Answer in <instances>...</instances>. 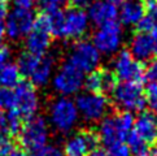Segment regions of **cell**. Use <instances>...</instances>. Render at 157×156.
Segmentation results:
<instances>
[{
    "label": "cell",
    "mask_w": 157,
    "mask_h": 156,
    "mask_svg": "<svg viewBox=\"0 0 157 156\" xmlns=\"http://www.w3.org/2000/svg\"><path fill=\"white\" fill-rule=\"evenodd\" d=\"M112 99L114 105L121 111L127 112H140L145 107L144 88L140 82L135 81H121L117 82L112 91Z\"/></svg>",
    "instance_id": "cell-1"
},
{
    "label": "cell",
    "mask_w": 157,
    "mask_h": 156,
    "mask_svg": "<svg viewBox=\"0 0 157 156\" xmlns=\"http://www.w3.org/2000/svg\"><path fill=\"white\" fill-rule=\"evenodd\" d=\"M48 119L56 130L65 134L74 129L79 115L75 103L69 99V96H61L55 99L49 105Z\"/></svg>",
    "instance_id": "cell-2"
},
{
    "label": "cell",
    "mask_w": 157,
    "mask_h": 156,
    "mask_svg": "<svg viewBox=\"0 0 157 156\" xmlns=\"http://www.w3.org/2000/svg\"><path fill=\"white\" fill-rule=\"evenodd\" d=\"M20 143L27 151H35L44 147L48 142L49 130L46 119L40 116H33L24 125H21V129L18 131Z\"/></svg>",
    "instance_id": "cell-3"
},
{
    "label": "cell",
    "mask_w": 157,
    "mask_h": 156,
    "mask_svg": "<svg viewBox=\"0 0 157 156\" xmlns=\"http://www.w3.org/2000/svg\"><path fill=\"white\" fill-rule=\"evenodd\" d=\"M78 115L87 122H98L108 115L109 100L106 95L98 92H86L78 95L75 99Z\"/></svg>",
    "instance_id": "cell-4"
},
{
    "label": "cell",
    "mask_w": 157,
    "mask_h": 156,
    "mask_svg": "<svg viewBox=\"0 0 157 156\" xmlns=\"http://www.w3.org/2000/svg\"><path fill=\"white\" fill-rule=\"evenodd\" d=\"M83 81L85 73L66 60L53 76L52 85L55 91L59 92L61 96H71L79 92L83 87Z\"/></svg>",
    "instance_id": "cell-5"
},
{
    "label": "cell",
    "mask_w": 157,
    "mask_h": 156,
    "mask_svg": "<svg viewBox=\"0 0 157 156\" xmlns=\"http://www.w3.org/2000/svg\"><path fill=\"white\" fill-rule=\"evenodd\" d=\"M35 20L36 16L31 8L14 7L9 13H7L4 18L5 35L13 41L26 37L27 33L34 26Z\"/></svg>",
    "instance_id": "cell-6"
},
{
    "label": "cell",
    "mask_w": 157,
    "mask_h": 156,
    "mask_svg": "<svg viewBox=\"0 0 157 156\" xmlns=\"http://www.w3.org/2000/svg\"><path fill=\"white\" fill-rule=\"evenodd\" d=\"M39 109V96L31 82L20 81L13 90V111L21 119H30Z\"/></svg>",
    "instance_id": "cell-7"
},
{
    "label": "cell",
    "mask_w": 157,
    "mask_h": 156,
    "mask_svg": "<svg viewBox=\"0 0 157 156\" xmlns=\"http://www.w3.org/2000/svg\"><path fill=\"white\" fill-rule=\"evenodd\" d=\"M122 27L116 20L99 26L92 35V44L103 55H113L118 52L122 44Z\"/></svg>",
    "instance_id": "cell-8"
},
{
    "label": "cell",
    "mask_w": 157,
    "mask_h": 156,
    "mask_svg": "<svg viewBox=\"0 0 157 156\" xmlns=\"http://www.w3.org/2000/svg\"><path fill=\"white\" fill-rule=\"evenodd\" d=\"M112 72L120 81H135L145 80V68L142 61L136 60L128 52V49H121L112 64Z\"/></svg>",
    "instance_id": "cell-9"
},
{
    "label": "cell",
    "mask_w": 157,
    "mask_h": 156,
    "mask_svg": "<svg viewBox=\"0 0 157 156\" xmlns=\"http://www.w3.org/2000/svg\"><path fill=\"white\" fill-rule=\"evenodd\" d=\"M100 59H101V53L98 51V48L91 42L79 39L73 44L66 60L77 66L83 73H90L91 70L96 69L99 66Z\"/></svg>",
    "instance_id": "cell-10"
},
{
    "label": "cell",
    "mask_w": 157,
    "mask_h": 156,
    "mask_svg": "<svg viewBox=\"0 0 157 156\" xmlns=\"http://www.w3.org/2000/svg\"><path fill=\"white\" fill-rule=\"evenodd\" d=\"M99 137L94 130H81L68 138L64 146V156H88L99 148Z\"/></svg>",
    "instance_id": "cell-11"
},
{
    "label": "cell",
    "mask_w": 157,
    "mask_h": 156,
    "mask_svg": "<svg viewBox=\"0 0 157 156\" xmlns=\"http://www.w3.org/2000/svg\"><path fill=\"white\" fill-rule=\"evenodd\" d=\"M51 34L47 29L43 16H39L35 20L33 29L27 33L25 47L26 51L36 56H44L51 46Z\"/></svg>",
    "instance_id": "cell-12"
},
{
    "label": "cell",
    "mask_w": 157,
    "mask_h": 156,
    "mask_svg": "<svg viewBox=\"0 0 157 156\" xmlns=\"http://www.w3.org/2000/svg\"><path fill=\"white\" fill-rule=\"evenodd\" d=\"M88 17L83 9L70 8L68 12L64 13V25L61 38L68 41H79L87 33L88 29Z\"/></svg>",
    "instance_id": "cell-13"
},
{
    "label": "cell",
    "mask_w": 157,
    "mask_h": 156,
    "mask_svg": "<svg viewBox=\"0 0 157 156\" xmlns=\"http://www.w3.org/2000/svg\"><path fill=\"white\" fill-rule=\"evenodd\" d=\"M117 82H118V80H117V77L110 69L96 68L87 74L85 81H83V85H85L88 92H98V94H103V95H109L116 87Z\"/></svg>",
    "instance_id": "cell-14"
},
{
    "label": "cell",
    "mask_w": 157,
    "mask_h": 156,
    "mask_svg": "<svg viewBox=\"0 0 157 156\" xmlns=\"http://www.w3.org/2000/svg\"><path fill=\"white\" fill-rule=\"evenodd\" d=\"M132 130L148 146H157V113L152 111H140V115L134 120Z\"/></svg>",
    "instance_id": "cell-15"
},
{
    "label": "cell",
    "mask_w": 157,
    "mask_h": 156,
    "mask_svg": "<svg viewBox=\"0 0 157 156\" xmlns=\"http://www.w3.org/2000/svg\"><path fill=\"white\" fill-rule=\"evenodd\" d=\"M128 52H130L136 60L148 61L155 56V46H153V38L151 33L147 31H139L132 35L128 46Z\"/></svg>",
    "instance_id": "cell-16"
},
{
    "label": "cell",
    "mask_w": 157,
    "mask_h": 156,
    "mask_svg": "<svg viewBox=\"0 0 157 156\" xmlns=\"http://www.w3.org/2000/svg\"><path fill=\"white\" fill-rule=\"evenodd\" d=\"M118 16V9L114 4H112L106 0H96L92 2L88 7L87 17L88 21H91L94 25L101 26L104 24H108L117 18Z\"/></svg>",
    "instance_id": "cell-17"
},
{
    "label": "cell",
    "mask_w": 157,
    "mask_h": 156,
    "mask_svg": "<svg viewBox=\"0 0 157 156\" xmlns=\"http://www.w3.org/2000/svg\"><path fill=\"white\" fill-rule=\"evenodd\" d=\"M145 8L143 0H123L118 10L120 21L122 25L136 26L138 22L144 16Z\"/></svg>",
    "instance_id": "cell-18"
},
{
    "label": "cell",
    "mask_w": 157,
    "mask_h": 156,
    "mask_svg": "<svg viewBox=\"0 0 157 156\" xmlns=\"http://www.w3.org/2000/svg\"><path fill=\"white\" fill-rule=\"evenodd\" d=\"M96 134L99 137V141L106 147H109L117 142H125V139H123L118 126H117L114 115L113 116H105L104 119L100 120V125L98 127Z\"/></svg>",
    "instance_id": "cell-19"
},
{
    "label": "cell",
    "mask_w": 157,
    "mask_h": 156,
    "mask_svg": "<svg viewBox=\"0 0 157 156\" xmlns=\"http://www.w3.org/2000/svg\"><path fill=\"white\" fill-rule=\"evenodd\" d=\"M22 125V119L13 109L0 111V142L10 141L18 134Z\"/></svg>",
    "instance_id": "cell-20"
},
{
    "label": "cell",
    "mask_w": 157,
    "mask_h": 156,
    "mask_svg": "<svg viewBox=\"0 0 157 156\" xmlns=\"http://www.w3.org/2000/svg\"><path fill=\"white\" fill-rule=\"evenodd\" d=\"M53 69H55V59L52 56H46V55L40 56L36 68L29 77L31 80V83L35 87L36 86H39V87L46 86L47 83L51 81L52 74H53Z\"/></svg>",
    "instance_id": "cell-21"
},
{
    "label": "cell",
    "mask_w": 157,
    "mask_h": 156,
    "mask_svg": "<svg viewBox=\"0 0 157 156\" xmlns=\"http://www.w3.org/2000/svg\"><path fill=\"white\" fill-rule=\"evenodd\" d=\"M144 16L136 24V29L147 33L157 30V0H144Z\"/></svg>",
    "instance_id": "cell-22"
},
{
    "label": "cell",
    "mask_w": 157,
    "mask_h": 156,
    "mask_svg": "<svg viewBox=\"0 0 157 156\" xmlns=\"http://www.w3.org/2000/svg\"><path fill=\"white\" fill-rule=\"evenodd\" d=\"M42 16L47 25L49 34L56 38H61L63 25H64V12L63 10L61 9L49 10V12H44Z\"/></svg>",
    "instance_id": "cell-23"
},
{
    "label": "cell",
    "mask_w": 157,
    "mask_h": 156,
    "mask_svg": "<svg viewBox=\"0 0 157 156\" xmlns=\"http://www.w3.org/2000/svg\"><path fill=\"white\" fill-rule=\"evenodd\" d=\"M20 81H21V73L17 65L12 63H7L3 66H0V86L13 88L14 86H17Z\"/></svg>",
    "instance_id": "cell-24"
},
{
    "label": "cell",
    "mask_w": 157,
    "mask_h": 156,
    "mask_svg": "<svg viewBox=\"0 0 157 156\" xmlns=\"http://www.w3.org/2000/svg\"><path fill=\"white\" fill-rule=\"evenodd\" d=\"M39 59H40V56L33 55V53L27 52V51L22 52L17 59V68L20 70L21 76L29 78L33 72H34V69L36 68V65L39 63Z\"/></svg>",
    "instance_id": "cell-25"
},
{
    "label": "cell",
    "mask_w": 157,
    "mask_h": 156,
    "mask_svg": "<svg viewBox=\"0 0 157 156\" xmlns=\"http://www.w3.org/2000/svg\"><path fill=\"white\" fill-rule=\"evenodd\" d=\"M125 142H126V144H127V147L130 148V152L134 154L135 156L147 152V150H148V144L145 143L143 139L140 138L134 130L130 131V134L127 135V138H126Z\"/></svg>",
    "instance_id": "cell-26"
},
{
    "label": "cell",
    "mask_w": 157,
    "mask_h": 156,
    "mask_svg": "<svg viewBox=\"0 0 157 156\" xmlns=\"http://www.w3.org/2000/svg\"><path fill=\"white\" fill-rule=\"evenodd\" d=\"M145 104H148L151 111L157 113V82H149V85L144 90Z\"/></svg>",
    "instance_id": "cell-27"
},
{
    "label": "cell",
    "mask_w": 157,
    "mask_h": 156,
    "mask_svg": "<svg viewBox=\"0 0 157 156\" xmlns=\"http://www.w3.org/2000/svg\"><path fill=\"white\" fill-rule=\"evenodd\" d=\"M13 109V91L0 86V111Z\"/></svg>",
    "instance_id": "cell-28"
},
{
    "label": "cell",
    "mask_w": 157,
    "mask_h": 156,
    "mask_svg": "<svg viewBox=\"0 0 157 156\" xmlns=\"http://www.w3.org/2000/svg\"><path fill=\"white\" fill-rule=\"evenodd\" d=\"M106 155L108 156H131V152L125 142H117L108 147Z\"/></svg>",
    "instance_id": "cell-29"
},
{
    "label": "cell",
    "mask_w": 157,
    "mask_h": 156,
    "mask_svg": "<svg viewBox=\"0 0 157 156\" xmlns=\"http://www.w3.org/2000/svg\"><path fill=\"white\" fill-rule=\"evenodd\" d=\"M39 8L43 12H49V10L61 9L66 4V0H38Z\"/></svg>",
    "instance_id": "cell-30"
},
{
    "label": "cell",
    "mask_w": 157,
    "mask_h": 156,
    "mask_svg": "<svg viewBox=\"0 0 157 156\" xmlns=\"http://www.w3.org/2000/svg\"><path fill=\"white\" fill-rule=\"evenodd\" d=\"M31 156H64V154L61 152V150L57 147H52V146H44L39 150L31 152Z\"/></svg>",
    "instance_id": "cell-31"
},
{
    "label": "cell",
    "mask_w": 157,
    "mask_h": 156,
    "mask_svg": "<svg viewBox=\"0 0 157 156\" xmlns=\"http://www.w3.org/2000/svg\"><path fill=\"white\" fill-rule=\"evenodd\" d=\"M145 80L149 82H157V57L151 61L145 68Z\"/></svg>",
    "instance_id": "cell-32"
},
{
    "label": "cell",
    "mask_w": 157,
    "mask_h": 156,
    "mask_svg": "<svg viewBox=\"0 0 157 156\" xmlns=\"http://www.w3.org/2000/svg\"><path fill=\"white\" fill-rule=\"evenodd\" d=\"M10 56H12L10 49L5 46V44H0V66H3L4 64L9 63Z\"/></svg>",
    "instance_id": "cell-33"
},
{
    "label": "cell",
    "mask_w": 157,
    "mask_h": 156,
    "mask_svg": "<svg viewBox=\"0 0 157 156\" xmlns=\"http://www.w3.org/2000/svg\"><path fill=\"white\" fill-rule=\"evenodd\" d=\"M94 0H66L70 8H77V9H86L90 7Z\"/></svg>",
    "instance_id": "cell-34"
},
{
    "label": "cell",
    "mask_w": 157,
    "mask_h": 156,
    "mask_svg": "<svg viewBox=\"0 0 157 156\" xmlns=\"http://www.w3.org/2000/svg\"><path fill=\"white\" fill-rule=\"evenodd\" d=\"M14 7H21V8H31L38 0H12Z\"/></svg>",
    "instance_id": "cell-35"
},
{
    "label": "cell",
    "mask_w": 157,
    "mask_h": 156,
    "mask_svg": "<svg viewBox=\"0 0 157 156\" xmlns=\"http://www.w3.org/2000/svg\"><path fill=\"white\" fill-rule=\"evenodd\" d=\"M4 156H29V155L26 154L25 150H22V148H17V147H14V146H13V147L10 148L9 151H8L7 154H5Z\"/></svg>",
    "instance_id": "cell-36"
},
{
    "label": "cell",
    "mask_w": 157,
    "mask_h": 156,
    "mask_svg": "<svg viewBox=\"0 0 157 156\" xmlns=\"http://www.w3.org/2000/svg\"><path fill=\"white\" fill-rule=\"evenodd\" d=\"M8 13V7L4 0H0V20H4Z\"/></svg>",
    "instance_id": "cell-37"
},
{
    "label": "cell",
    "mask_w": 157,
    "mask_h": 156,
    "mask_svg": "<svg viewBox=\"0 0 157 156\" xmlns=\"http://www.w3.org/2000/svg\"><path fill=\"white\" fill-rule=\"evenodd\" d=\"M5 37V27H4V20H0V42Z\"/></svg>",
    "instance_id": "cell-38"
},
{
    "label": "cell",
    "mask_w": 157,
    "mask_h": 156,
    "mask_svg": "<svg viewBox=\"0 0 157 156\" xmlns=\"http://www.w3.org/2000/svg\"><path fill=\"white\" fill-rule=\"evenodd\" d=\"M152 34V38H153V46H155V56H157V30L155 31H151Z\"/></svg>",
    "instance_id": "cell-39"
},
{
    "label": "cell",
    "mask_w": 157,
    "mask_h": 156,
    "mask_svg": "<svg viewBox=\"0 0 157 156\" xmlns=\"http://www.w3.org/2000/svg\"><path fill=\"white\" fill-rule=\"evenodd\" d=\"M140 156H157V148H155L152 152H144V154H142Z\"/></svg>",
    "instance_id": "cell-40"
},
{
    "label": "cell",
    "mask_w": 157,
    "mask_h": 156,
    "mask_svg": "<svg viewBox=\"0 0 157 156\" xmlns=\"http://www.w3.org/2000/svg\"><path fill=\"white\" fill-rule=\"evenodd\" d=\"M106 2H109L112 4H114V5H118V4H121L123 2V0H106Z\"/></svg>",
    "instance_id": "cell-41"
},
{
    "label": "cell",
    "mask_w": 157,
    "mask_h": 156,
    "mask_svg": "<svg viewBox=\"0 0 157 156\" xmlns=\"http://www.w3.org/2000/svg\"><path fill=\"white\" fill-rule=\"evenodd\" d=\"M136 156H140V155H136Z\"/></svg>",
    "instance_id": "cell-42"
}]
</instances>
